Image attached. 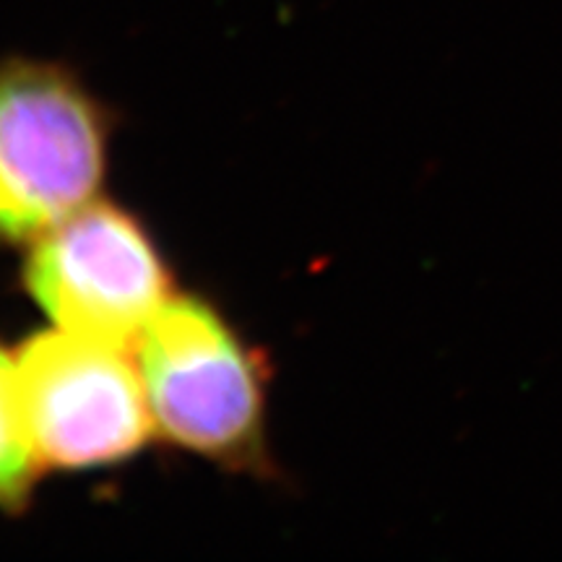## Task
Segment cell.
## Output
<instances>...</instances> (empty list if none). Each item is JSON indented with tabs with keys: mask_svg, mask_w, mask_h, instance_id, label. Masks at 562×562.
Here are the masks:
<instances>
[{
	"mask_svg": "<svg viewBox=\"0 0 562 562\" xmlns=\"http://www.w3.org/2000/svg\"><path fill=\"white\" fill-rule=\"evenodd\" d=\"M131 351L159 438L232 472H269V362L220 307L175 294Z\"/></svg>",
	"mask_w": 562,
	"mask_h": 562,
	"instance_id": "1",
	"label": "cell"
},
{
	"mask_svg": "<svg viewBox=\"0 0 562 562\" xmlns=\"http://www.w3.org/2000/svg\"><path fill=\"white\" fill-rule=\"evenodd\" d=\"M16 368L42 469L117 467L157 435L136 357L125 344L58 328L24 341Z\"/></svg>",
	"mask_w": 562,
	"mask_h": 562,
	"instance_id": "3",
	"label": "cell"
},
{
	"mask_svg": "<svg viewBox=\"0 0 562 562\" xmlns=\"http://www.w3.org/2000/svg\"><path fill=\"white\" fill-rule=\"evenodd\" d=\"M24 290L63 331L128 344L175 297L172 271L133 211L97 199L32 243Z\"/></svg>",
	"mask_w": 562,
	"mask_h": 562,
	"instance_id": "4",
	"label": "cell"
},
{
	"mask_svg": "<svg viewBox=\"0 0 562 562\" xmlns=\"http://www.w3.org/2000/svg\"><path fill=\"white\" fill-rule=\"evenodd\" d=\"M112 117L74 70L0 63V245L34 243L100 199Z\"/></svg>",
	"mask_w": 562,
	"mask_h": 562,
	"instance_id": "2",
	"label": "cell"
},
{
	"mask_svg": "<svg viewBox=\"0 0 562 562\" xmlns=\"http://www.w3.org/2000/svg\"><path fill=\"white\" fill-rule=\"evenodd\" d=\"M42 463L26 427L16 357L0 349V510L21 513L32 501Z\"/></svg>",
	"mask_w": 562,
	"mask_h": 562,
	"instance_id": "5",
	"label": "cell"
}]
</instances>
